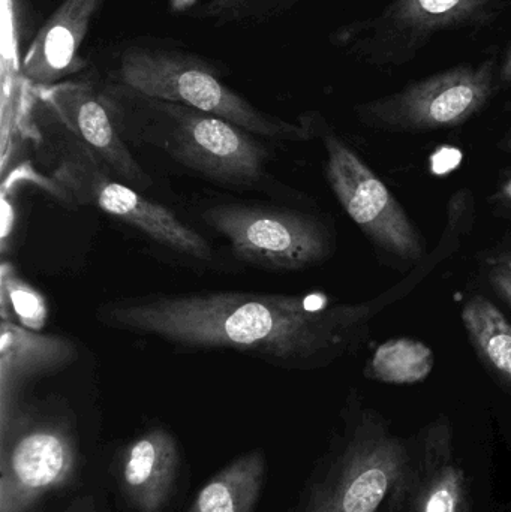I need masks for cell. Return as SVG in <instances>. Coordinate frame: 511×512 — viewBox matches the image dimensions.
<instances>
[{
    "instance_id": "1",
    "label": "cell",
    "mask_w": 511,
    "mask_h": 512,
    "mask_svg": "<svg viewBox=\"0 0 511 512\" xmlns=\"http://www.w3.org/2000/svg\"><path fill=\"white\" fill-rule=\"evenodd\" d=\"M380 298L333 303L323 294L212 291L110 304L102 321L186 349H231L285 369L326 366L354 348Z\"/></svg>"
},
{
    "instance_id": "2",
    "label": "cell",
    "mask_w": 511,
    "mask_h": 512,
    "mask_svg": "<svg viewBox=\"0 0 511 512\" xmlns=\"http://www.w3.org/2000/svg\"><path fill=\"white\" fill-rule=\"evenodd\" d=\"M117 83L149 98L213 114L255 137L302 143L314 137L305 114L291 123L261 111L222 80L215 62L161 41H134L120 51Z\"/></svg>"
},
{
    "instance_id": "3",
    "label": "cell",
    "mask_w": 511,
    "mask_h": 512,
    "mask_svg": "<svg viewBox=\"0 0 511 512\" xmlns=\"http://www.w3.org/2000/svg\"><path fill=\"white\" fill-rule=\"evenodd\" d=\"M102 98L114 117L134 120L177 162L215 182L251 186L266 173V147L228 120L149 98L120 83L107 87Z\"/></svg>"
},
{
    "instance_id": "4",
    "label": "cell",
    "mask_w": 511,
    "mask_h": 512,
    "mask_svg": "<svg viewBox=\"0 0 511 512\" xmlns=\"http://www.w3.org/2000/svg\"><path fill=\"white\" fill-rule=\"evenodd\" d=\"M413 451L374 409L357 408L306 490L299 512H380Z\"/></svg>"
},
{
    "instance_id": "5",
    "label": "cell",
    "mask_w": 511,
    "mask_h": 512,
    "mask_svg": "<svg viewBox=\"0 0 511 512\" xmlns=\"http://www.w3.org/2000/svg\"><path fill=\"white\" fill-rule=\"evenodd\" d=\"M507 2L389 0L378 14L339 27L333 42L368 65H407L438 35L494 23Z\"/></svg>"
},
{
    "instance_id": "6",
    "label": "cell",
    "mask_w": 511,
    "mask_h": 512,
    "mask_svg": "<svg viewBox=\"0 0 511 512\" xmlns=\"http://www.w3.org/2000/svg\"><path fill=\"white\" fill-rule=\"evenodd\" d=\"M326 149V177L336 200L375 251L396 267L423 261L425 242L386 183L318 113L305 114Z\"/></svg>"
},
{
    "instance_id": "7",
    "label": "cell",
    "mask_w": 511,
    "mask_h": 512,
    "mask_svg": "<svg viewBox=\"0 0 511 512\" xmlns=\"http://www.w3.org/2000/svg\"><path fill=\"white\" fill-rule=\"evenodd\" d=\"M495 60L453 66L404 89L357 105L366 128L393 134H422L459 128L485 110L497 89Z\"/></svg>"
},
{
    "instance_id": "8",
    "label": "cell",
    "mask_w": 511,
    "mask_h": 512,
    "mask_svg": "<svg viewBox=\"0 0 511 512\" xmlns=\"http://www.w3.org/2000/svg\"><path fill=\"white\" fill-rule=\"evenodd\" d=\"M204 221L230 242L239 261L267 271H299L321 264L335 248L317 216L281 207L221 204Z\"/></svg>"
},
{
    "instance_id": "9",
    "label": "cell",
    "mask_w": 511,
    "mask_h": 512,
    "mask_svg": "<svg viewBox=\"0 0 511 512\" xmlns=\"http://www.w3.org/2000/svg\"><path fill=\"white\" fill-rule=\"evenodd\" d=\"M0 433V512H29L39 499L71 483L78 451L68 426L14 414Z\"/></svg>"
},
{
    "instance_id": "10",
    "label": "cell",
    "mask_w": 511,
    "mask_h": 512,
    "mask_svg": "<svg viewBox=\"0 0 511 512\" xmlns=\"http://www.w3.org/2000/svg\"><path fill=\"white\" fill-rule=\"evenodd\" d=\"M75 149L71 158L63 162L59 173L66 185L83 200L177 254L204 262L213 261L215 254L210 243L194 228L188 227L164 206L147 200L137 189L104 176L95 168V156L83 144H75Z\"/></svg>"
},
{
    "instance_id": "11",
    "label": "cell",
    "mask_w": 511,
    "mask_h": 512,
    "mask_svg": "<svg viewBox=\"0 0 511 512\" xmlns=\"http://www.w3.org/2000/svg\"><path fill=\"white\" fill-rule=\"evenodd\" d=\"M416 454L404 480L393 490L390 512H470L465 469L453 451V430L446 418L417 438Z\"/></svg>"
},
{
    "instance_id": "12",
    "label": "cell",
    "mask_w": 511,
    "mask_h": 512,
    "mask_svg": "<svg viewBox=\"0 0 511 512\" xmlns=\"http://www.w3.org/2000/svg\"><path fill=\"white\" fill-rule=\"evenodd\" d=\"M38 95L54 116L120 180L135 188L152 186V179L129 152L104 98L90 84L62 81L38 87Z\"/></svg>"
},
{
    "instance_id": "13",
    "label": "cell",
    "mask_w": 511,
    "mask_h": 512,
    "mask_svg": "<svg viewBox=\"0 0 511 512\" xmlns=\"http://www.w3.org/2000/svg\"><path fill=\"white\" fill-rule=\"evenodd\" d=\"M104 0H62L24 51L21 78L32 86L47 87L86 68L80 54L90 27Z\"/></svg>"
},
{
    "instance_id": "14",
    "label": "cell",
    "mask_w": 511,
    "mask_h": 512,
    "mask_svg": "<svg viewBox=\"0 0 511 512\" xmlns=\"http://www.w3.org/2000/svg\"><path fill=\"white\" fill-rule=\"evenodd\" d=\"M180 468L174 436L162 427L141 433L116 457V480L129 507L161 512L170 502Z\"/></svg>"
},
{
    "instance_id": "15",
    "label": "cell",
    "mask_w": 511,
    "mask_h": 512,
    "mask_svg": "<svg viewBox=\"0 0 511 512\" xmlns=\"http://www.w3.org/2000/svg\"><path fill=\"white\" fill-rule=\"evenodd\" d=\"M0 430L14 415L18 391L32 379L56 372L77 358L65 337L45 336L3 319L0 340Z\"/></svg>"
},
{
    "instance_id": "16",
    "label": "cell",
    "mask_w": 511,
    "mask_h": 512,
    "mask_svg": "<svg viewBox=\"0 0 511 512\" xmlns=\"http://www.w3.org/2000/svg\"><path fill=\"white\" fill-rule=\"evenodd\" d=\"M266 472L263 451H249L210 478L186 512H254Z\"/></svg>"
},
{
    "instance_id": "17",
    "label": "cell",
    "mask_w": 511,
    "mask_h": 512,
    "mask_svg": "<svg viewBox=\"0 0 511 512\" xmlns=\"http://www.w3.org/2000/svg\"><path fill=\"white\" fill-rule=\"evenodd\" d=\"M474 354L485 369L511 391V324L497 304L473 295L461 312Z\"/></svg>"
},
{
    "instance_id": "18",
    "label": "cell",
    "mask_w": 511,
    "mask_h": 512,
    "mask_svg": "<svg viewBox=\"0 0 511 512\" xmlns=\"http://www.w3.org/2000/svg\"><path fill=\"white\" fill-rule=\"evenodd\" d=\"M434 366V352L426 343L402 337L378 346L365 375L384 384L413 385L425 381Z\"/></svg>"
},
{
    "instance_id": "19",
    "label": "cell",
    "mask_w": 511,
    "mask_h": 512,
    "mask_svg": "<svg viewBox=\"0 0 511 512\" xmlns=\"http://www.w3.org/2000/svg\"><path fill=\"white\" fill-rule=\"evenodd\" d=\"M300 0H209L195 17L216 27H251L287 14Z\"/></svg>"
},
{
    "instance_id": "20",
    "label": "cell",
    "mask_w": 511,
    "mask_h": 512,
    "mask_svg": "<svg viewBox=\"0 0 511 512\" xmlns=\"http://www.w3.org/2000/svg\"><path fill=\"white\" fill-rule=\"evenodd\" d=\"M30 0H0L2 23V77L3 84L21 78L24 41L32 35ZM33 38V35H32Z\"/></svg>"
},
{
    "instance_id": "21",
    "label": "cell",
    "mask_w": 511,
    "mask_h": 512,
    "mask_svg": "<svg viewBox=\"0 0 511 512\" xmlns=\"http://www.w3.org/2000/svg\"><path fill=\"white\" fill-rule=\"evenodd\" d=\"M3 304H9L20 321L21 327L36 331L42 328L47 319V306L38 291L18 279L8 268H3Z\"/></svg>"
},
{
    "instance_id": "22",
    "label": "cell",
    "mask_w": 511,
    "mask_h": 512,
    "mask_svg": "<svg viewBox=\"0 0 511 512\" xmlns=\"http://www.w3.org/2000/svg\"><path fill=\"white\" fill-rule=\"evenodd\" d=\"M489 285L511 307V267L506 264H488Z\"/></svg>"
},
{
    "instance_id": "23",
    "label": "cell",
    "mask_w": 511,
    "mask_h": 512,
    "mask_svg": "<svg viewBox=\"0 0 511 512\" xmlns=\"http://www.w3.org/2000/svg\"><path fill=\"white\" fill-rule=\"evenodd\" d=\"M492 212L511 224V174L503 179L489 198Z\"/></svg>"
},
{
    "instance_id": "24",
    "label": "cell",
    "mask_w": 511,
    "mask_h": 512,
    "mask_svg": "<svg viewBox=\"0 0 511 512\" xmlns=\"http://www.w3.org/2000/svg\"><path fill=\"white\" fill-rule=\"evenodd\" d=\"M498 81L501 86L511 87V44L504 54L503 62H501L500 69H498Z\"/></svg>"
},
{
    "instance_id": "25",
    "label": "cell",
    "mask_w": 511,
    "mask_h": 512,
    "mask_svg": "<svg viewBox=\"0 0 511 512\" xmlns=\"http://www.w3.org/2000/svg\"><path fill=\"white\" fill-rule=\"evenodd\" d=\"M486 264H506L511 267V245L497 249L485 258Z\"/></svg>"
},
{
    "instance_id": "26",
    "label": "cell",
    "mask_w": 511,
    "mask_h": 512,
    "mask_svg": "<svg viewBox=\"0 0 511 512\" xmlns=\"http://www.w3.org/2000/svg\"><path fill=\"white\" fill-rule=\"evenodd\" d=\"M168 8L173 14H188L200 0H167Z\"/></svg>"
},
{
    "instance_id": "27",
    "label": "cell",
    "mask_w": 511,
    "mask_h": 512,
    "mask_svg": "<svg viewBox=\"0 0 511 512\" xmlns=\"http://www.w3.org/2000/svg\"><path fill=\"white\" fill-rule=\"evenodd\" d=\"M498 149H500L501 152L511 155V125L509 129L504 132L503 137H501L500 143H498Z\"/></svg>"
},
{
    "instance_id": "28",
    "label": "cell",
    "mask_w": 511,
    "mask_h": 512,
    "mask_svg": "<svg viewBox=\"0 0 511 512\" xmlns=\"http://www.w3.org/2000/svg\"><path fill=\"white\" fill-rule=\"evenodd\" d=\"M72 512H98V511H96L95 505H93L92 501H86V502H83V504H81L80 507L77 508V510H74Z\"/></svg>"
}]
</instances>
